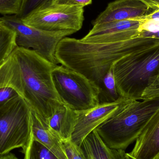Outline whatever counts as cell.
<instances>
[{
    "mask_svg": "<svg viewBox=\"0 0 159 159\" xmlns=\"http://www.w3.org/2000/svg\"><path fill=\"white\" fill-rule=\"evenodd\" d=\"M0 20L16 33L19 47L31 49L47 60L58 64L56 57L57 47L63 38L75 33L72 30L49 31L25 24L16 15L0 17Z\"/></svg>",
    "mask_w": 159,
    "mask_h": 159,
    "instance_id": "obj_7",
    "label": "cell"
},
{
    "mask_svg": "<svg viewBox=\"0 0 159 159\" xmlns=\"http://www.w3.org/2000/svg\"><path fill=\"white\" fill-rule=\"evenodd\" d=\"M92 0H54L53 4L58 5L83 7L91 4Z\"/></svg>",
    "mask_w": 159,
    "mask_h": 159,
    "instance_id": "obj_24",
    "label": "cell"
},
{
    "mask_svg": "<svg viewBox=\"0 0 159 159\" xmlns=\"http://www.w3.org/2000/svg\"><path fill=\"white\" fill-rule=\"evenodd\" d=\"M149 9L141 0H116L108 3L92 24L140 18L146 15Z\"/></svg>",
    "mask_w": 159,
    "mask_h": 159,
    "instance_id": "obj_11",
    "label": "cell"
},
{
    "mask_svg": "<svg viewBox=\"0 0 159 159\" xmlns=\"http://www.w3.org/2000/svg\"><path fill=\"white\" fill-rule=\"evenodd\" d=\"M120 97L117 91L112 67L104 78L99 94V102L100 103L112 102L117 100Z\"/></svg>",
    "mask_w": 159,
    "mask_h": 159,
    "instance_id": "obj_17",
    "label": "cell"
},
{
    "mask_svg": "<svg viewBox=\"0 0 159 159\" xmlns=\"http://www.w3.org/2000/svg\"><path fill=\"white\" fill-rule=\"evenodd\" d=\"M54 1V0H22L20 12L17 16L23 20L35 10L52 4Z\"/></svg>",
    "mask_w": 159,
    "mask_h": 159,
    "instance_id": "obj_19",
    "label": "cell"
},
{
    "mask_svg": "<svg viewBox=\"0 0 159 159\" xmlns=\"http://www.w3.org/2000/svg\"><path fill=\"white\" fill-rule=\"evenodd\" d=\"M80 147L88 159H126L125 150H116L107 147L95 130L85 138Z\"/></svg>",
    "mask_w": 159,
    "mask_h": 159,
    "instance_id": "obj_15",
    "label": "cell"
},
{
    "mask_svg": "<svg viewBox=\"0 0 159 159\" xmlns=\"http://www.w3.org/2000/svg\"><path fill=\"white\" fill-rule=\"evenodd\" d=\"M117 91L120 97L140 100L159 70V43L130 54L113 63Z\"/></svg>",
    "mask_w": 159,
    "mask_h": 159,
    "instance_id": "obj_4",
    "label": "cell"
},
{
    "mask_svg": "<svg viewBox=\"0 0 159 159\" xmlns=\"http://www.w3.org/2000/svg\"><path fill=\"white\" fill-rule=\"evenodd\" d=\"M22 153L24 154V159H59L32 135L27 148Z\"/></svg>",
    "mask_w": 159,
    "mask_h": 159,
    "instance_id": "obj_18",
    "label": "cell"
},
{
    "mask_svg": "<svg viewBox=\"0 0 159 159\" xmlns=\"http://www.w3.org/2000/svg\"><path fill=\"white\" fill-rule=\"evenodd\" d=\"M135 141L130 156L136 159H159V110Z\"/></svg>",
    "mask_w": 159,
    "mask_h": 159,
    "instance_id": "obj_12",
    "label": "cell"
},
{
    "mask_svg": "<svg viewBox=\"0 0 159 159\" xmlns=\"http://www.w3.org/2000/svg\"><path fill=\"white\" fill-rule=\"evenodd\" d=\"M52 78L61 100L74 111L87 110L100 103V89L81 74L57 65Z\"/></svg>",
    "mask_w": 159,
    "mask_h": 159,
    "instance_id": "obj_6",
    "label": "cell"
},
{
    "mask_svg": "<svg viewBox=\"0 0 159 159\" xmlns=\"http://www.w3.org/2000/svg\"><path fill=\"white\" fill-rule=\"evenodd\" d=\"M86 159H88V158H86Z\"/></svg>",
    "mask_w": 159,
    "mask_h": 159,
    "instance_id": "obj_33",
    "label": "cell"
},
{
    "mask_svg": "<svg viewBox=\"0 0 159 159\" xmlns=\"http://www.w3.org/2000/svg\"><path fill=\"white\" fill-rule=\"evenodd\" d=\"M147 5L149 9H153L156 6L159 5V0H141Z\"/></svg>",
    "mask_w": 159,
    "mask_h": 159,
    "instance_id": "obj_28",
    "label": "cell"
},
{
    "mask_svg": "<svg viewBox=\"0 0 159 159\" xmlns=\"http://www.w3.org/2000/svg\"><path fill=\"white\" fill-rule=\"evenodd\" d=\"M61 143L68 159H86L81 147L74 143L71 140L61 141Z\"/></svg>",
    "mask_w": 159,
    "mask_h": 159,
    "instance_id": "obj_21",
    "label": "cell"
},
{
    "mask_svg": "<svg viewBox=\"0 0 159 159\" xmlns=\"http://www.w3.org/2000/svg\"><path fill=\"white\" fill-rule=\"evenodd\" d=\"M126 159H136L129 155V153H126Z\"/></svg>",
    "mask_w": 159,
    "mask_h": 159,
    "instance_id": "obj_30",
    "label": "cell"
},
{
    "mask_svg": "<svg viewBox=\"0 0 159 159\" xmlns=\"http://www.w3.org/2000/svg\"><path fill=\"white\" fill-rule=\"evenodd\" d=\"M159 9V5H158L156 6V7H154L153 8V10H155V9Z\"/></svg>",
    "mask_w": 159,
    "mask_h": 159,
    "instance_id": "obj_31",
    "label": "cell"
},
{
    "mask_svg": "<svg viewBox=\"0 0 159 159\" xmlns=\"http://www.w3.org/2000/svg\"><path fill=\"white\" fill-rule=\"evenodd\" d=\"M84 8L54 4L35 10L22 20L25 24L49 31H78L84 20Z\"/></svg>",
    "mask_w": 159,
    "mask_h": 159,
    "instance_id": "obj_8",
    "label": "cell"
},
{
    "mask_svg": "<svg viewBox=\"0 0 159 159\" xmlns=\"http://www.w3.org/2000/svg\"><path fill=\"white\" fill-rule=\"evenodd\" d=\"M19 95L17 92L12 88L9 87L0 88V104L5 103Z\"/></svg>",
    "mask_w": 159,
    "mask_h": 159,
    "instance_id": "obj_25",
    "label": "cell"
},
{
    "mask_svg": "<svg viewBox=\"0 0 159 159\" xmlns=\"http://www.w3.org/2000/svg\"><path fill=\"white\" fill-rule=\"evenodd\" d=\"M32 135L48 148L59 159H68L63 150L61 140L46 122L45 120L32 110Z\"/></svg>",
    "mask_w": 159,
    "mask_h": 159,
    "instance_id": "obj_13",
    "label": "cell"
},
{
    "mask_svg": "<svg viewBox=\"0 0 159 159\" xmlns=\"http://www.w3.org/2000/svg\"><path fill=\"white\" fill-rule=\"evenodd\" d=\"M142 100L129 99L118 114L94 130L107 147L126 150L159 110V97Z\"/></svg>",
    "mask_w": 159,
    "mask_h": 159,
    "instance_id": "obj_3",
    "label": "cell"
},
{
    "mask_svg": "<svg viewBox=\"0 0 159 159\" xmlns=\"http://www.w3.org/2000/svg\"><path fill=\"white\" fill-rule=\"evenodd\" d=\"M31 49L17 47L0 66V88L15 89L44 119L63 102L52 78L57 67Z\"/></svg>",
    "mask_w": 159,
    "mask_h": 159,
    "instance_id": "obj_1",
    "label": "cell"
},
{
    "mask_svg": "<svg viewBox=\"0 0 159 159\" xmlns=\"http://www.w3.org/2000/svg\"><path fill=\"white\" fill-rule=\"evenodd\" d=\"M157 97H159V77H154L150 80L142 94L141 100Z\"/></svg>",
    "mask_w": 159,
    "mask_h": 159,
    "instance_id": "obj_22",
    "label": "cell"
},
{
    "mask_svg": "<svg viewBox=\"0 0 159 159\" xmlns=\"http://www.w3.org/2000/svg\"><path fill=\"white\" fill-rule=\"evenodd\" d=\"M145 20H159V9H155L150 14H147L143 17Z\"/></svg>",
    "mask_w": 159,
    "mask_h": 159,
    "instance_id": "obj_26",
    "label": "cell"
},
{
    "mask_svg": "<svg viewBox=\"0 0 159 159\" xmlns=\"http://www.w3.org/2000/svg\"><path fill=\"white\" fill-rule=\"evenodd\" d=\"M139 35L143 37H150L159 40V31L154 33L146 32H139Z\"/></svg>",
    "mask_w": 159,
    "mask_h": 159,
    "instance_id": "obj_27",
    "label": "cell"
},
{
    "mask_svg": "<svg viewBox=\"0 0 159 159\" xmlns=\"http://www.w3.org/2000/svg\"><path fill=\"white\" fill-rule=\"evenodd\" d=\"M159 43L158 39L140 35L125 41L104 43H85L66 37L59 43L56 57L58 64L81 74L101 90L104 78L114 62Z\"/></svg>",
    "mask_w": 159,
    "mask_h": 159,
    "instance_id": "obj_2",
    "label": "cell"
},
{
    "mask_svg": "<svg viewBox=\"0 0 159 159\" xmlns=\"http://www.w3.org/2000/svg\"><path fill=\"white\" fill-rule=\"evenodd\" d=\"M0 159H20L12 153H8L3 156H0Z\"/></svg>",
    "mask_w": 159,
    "mask_h": 159,
    "instance_id": "obj_29",
    "label": "cell"
},
{
    "mask_svg": "<svg viewBox=\"0 0 159 159\" xmlns=\"http://www.w3.org/2000/svg\"><path fill=\"white\" fill-rule=\"evenodd\" d=\"M22 0H0V14L3 16L18 15L22 5Z\"/></svg>",
    "mask_w": 159,
    "mask_h": 159,
    "instance_id": "obj_20",
    "label": "cell"
},
{
    "mask_svg": "<svg viewBox=\"0 0 159 159\" xmlns=\"http://www.w3.org/2000/svg\"><path fill=\"white\" fill-rule=\"evenodd\" d=\"M31 111L20 95L0 104V156L27 148L32 136Z\"/></svg>",
    "mask_w": 159,
    "mask_h": 159,
    "instance_id": "obj_5",
    "label": "cell"
},
{
    "mask_svg": "<svg viewBox=\"0 0 159 159\" xmlns=\"http://www.w3.org/2000/svg\"><path fill=\"white\" fill-rule=\"evenodd\" d=\"M141 18L96 24L80 40L85 43H104L134 38L139 35L138 29L142 23Z\"/></svg>",
    "mask_w": 159,
    "mask_h": 159,
    "instance_id": "obj_10",
    "label": "cell"
},
{
    "mask_svg": "<svg viewBox=\"0 0 159 159\" xmlns=\"http://www.w3.org/2000/svg\"><path fill=\"white\" fill-rule=\"evenodd\" d=\"M129 99L120 97L115 102L99 103L94 107L76 111L77 120L71 141L80 147L83 140L98 126L119 112Z\"/></svg>",
    "mask_w": 159,
    "mask_h": 159,
    "instance_id": "obj_9",
    "label": "cell"
},
{
    "mask_svg": "<svg viewBox=\"0 0 159 159\" xmlns=\"http://www.w3.org/2000/svg\"><path fill=\"white\" fill-rule=\"evenodd\" d=\"M17 47L16 33L0 20V66Z\"/></svg>",
    "mask_w": 159,
    "mask_h": 159,
    "instance_id": "obj_16",
    "label": "cell"
},
{
    "mask_svg": "<svg viewBox=\"0 0 159 159\" xmlns=\"http://www.w3.org/2000/svg\"><path fill=\"white\" fill-rule=\"evenodd\" d=\"M45 120L61 141L71 140L77 120L76 111L62 102L55 108L50 117Z\"/></svg>",
    "mask_w": 159,
    "mask_h": 159,
    "instance_id": "obj_14",
    "label": "cell"
},
{
    "mask_svg": "<svg viewBox=\"0 0 159 159\" xmlns=\"http://www.w3.org/2000/svg\"><path fill=\"white\" fill-rule=\"evenodd\" d=\"M142 23L139 27V32L154 33L159 31V20H145L143 17Z\"/></svg>",
    "mask_w": 159,
    "mask_h": 159,
    "instance_id": "obj_23",
    "label": "cell"
},
{
    "mask_svg": "<svg viewBox=\"0 0 159 159\" xmlns=\"http://www.w3.org/2000/svg\"><path fill=\"white\" fill-rule=\"evenodd\" d=\"M159 77V70L158 71V72L157 75V76H156V77Z\"/></svg>",
    "mask_w": 159,
    "mask_h": 159,
    "instance_id": "obj_32",
    "label": "cell"
}]
</instances>
